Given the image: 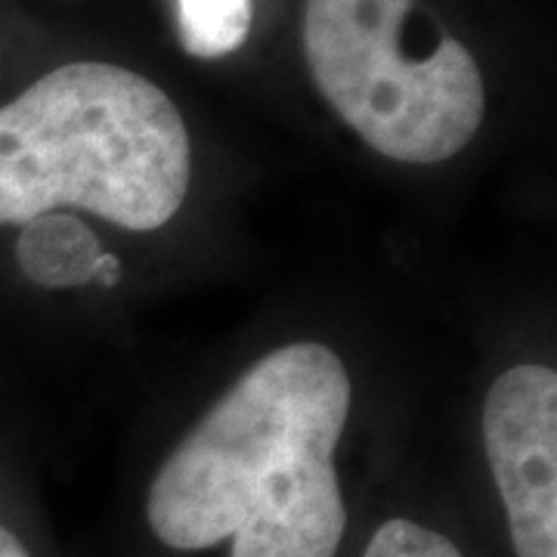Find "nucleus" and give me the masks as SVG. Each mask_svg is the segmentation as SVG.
Segmentation results:
<instances>
[{"label": "nucleus", "mask_w": 557, "mask_h": 557, "mask_svg": "<svg viewBox=\"0 0 557 557\" xmlns=\"http://www.w3.org/2000/svg\"><path fill=\"white\" fill-rule=\"evenodd\" d=\"M347 416L350 375L335 350H270L164 458L146 496L152 536L174 552L233 542L230 557H335Z\"/></svg>", "instance_id": "nucleus-1"}, {"label": "nucleus", "mask_w": 557, "mask_h": 557, "mask_svg": "<svg viewBox=\"0 0 557 557\" xmlns=\"http://www.w3.org/2000/svg\"><path fill=\"white\" fill-rule=\"evenodd\" d=\"M193 177V143L159 84L109 62H69L0 106V223L84 208L161 230Z\"/></svg>", "instance_id": "nucleus-2"}, {"label": "nucleus", "mask_w": 557, "mask_h": 557, "mask_svg": "<svg viewBox=\"0 0 557 557\" xmlns=\"http://www.w3.org/2000/svg\"><path fill=\"white\" fill-rule=\"evenodd\" d=\"M304 53L319 94L384 159L437 164L478 134V62L418 0H307Z\"/></svg>", "instance_id": "nucleus-3"}, {"label": "nucleus", "mask_w": 557, "mask_h": 557, "mask_svg": "<svg viewBox=\"0 0 557 557\" xmlns=\"http://www.w3.org/2000/svg\"><path fill=\"white\" fill-rule=\"evenodd\" d=\"M483 443L518 557H557V375L515 366L486 394Z\"/></svg>", "instance_id": "nucleus-4"}, {"label": "nucleus", "mask_w": 557, "mask_h": 557, "mask_svg": "<svg viewBox=\"0 0 557 557\" xmlns=\"http://www.w3.org/2000/svg\"><path fill=\"white\" fill-rule=\"evenodd\" d=\"M102 255L106 251L97 233L65 211H50L22 223L16 242L22 273L40 288H75L94 282Z\"/></svg>", "instance_id": "nucleus-5"}, {"label": "nucleus", "mask_w": 557, "mask_h": 557, "mask_svg": "<svg viewBox=\"0 0 557 557\" xmlns=\"http://www.w3.org/2000/svg\"><path fill=\"white\" fill-rule=\"evenodd\" d=\"M255 20L251 0H177V35L183 50L218 60L239 50Z\"/></svg>", "instance_id": "nucleus-6"}, {"label": "nucleus", "mask_w": 557, "mask_h": 557, "mask_svg": "<svg viewBox=\"0 0 557 557\" xmlns=\"http://www.w3.org/2000/svg\"><path fill=\"white\" fill-rule=\"evenodd\" d=\"M362 557H465L453 539L409 518H391L372 533Z\"/></svg>", "instance_id": "nucleus-7"}, {"label": "nucleus", "mask_w": 557, "mask_h": 557, "mask_svg": "<svg viewBox=\"0 0 557 557\" xmlns=\"http://www.w3.org/2000/svg\"><path fill=\"white\" fill-rule=\"evenodd\" d=\"M0 557H32L28 545L3 523H0Z\"/></svg>", "instance_id": "nucleus-8"}, {"label": "nucleus", "mask_w": 557, "mask_h": 557, "mask_svg": "<svg viewBox=\"0 0 557 557\" xmlns=\"http://www.w3.org/2000/svg\"><path fill=\"white\" fill-rule=\"evenodd\" d=\"M121 278V263L115 255H102L100 267H97V278L94 282H100L106 288H115Z\"/></svg>", "instance_id": "nucleus-9"}]
</instances>
